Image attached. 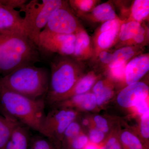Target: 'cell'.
Here are the masks:
<instances>
[{
    "label": "cell",
    "mask_w": 149,
    "mask_h": 149,
    "mask_svg": "<svg viewBox=\"0 0 149 149\" xmlns=\"http://www.w3.org/2000/svg\"><path fill=\"white\" fill-rule=\"evenodd\" d=\"M45 102L9 91L0 85V107L3 115L8 116L28 128L42 133Z\"/></svg>",
    "instance_id": "6da1fadb"
},
{
    "label": "cell",
    "mask_w": 149,
    "mask_h": 149,
    "mask_svg": "<svg viewBox=\"0 0 149 149\" xmlns=\"http://www.w3.org/2000/svg\"><path fill=\"white\" fill-rule=\"evenodd\" d=\"M40 61L39 49L27 35L0 34V73L3 76Z\"/></svg>",
    "instance_id": "7a4b0ae2"
},
{
    "label": "cell",
    "mask_w": 149,
    "mask_h": 149,
    "mask_svg": "<svg viewBox=\"0 0 149 149\" xmlns=\"http://www.w3.org/2000/svg\"><path fill=\"white\" fill-rule=\"evenodd\" d=\"M50 72L35 65L22 67L0 78V85L9 91L34 99L46 95Z\"/></svg>",
    "instance_id": "3957f363"
},
{
    "label": "cell",
    "mask_w": 149,
    "mask_h": 149,
    "mask_svg": "<svg viewBox=\"0 0 149 149\" xmlns=\"http://www.w3.org/2000/svg\"><path fill=\"white\" fill-rule=\"evenodd\" d=\"M70 56H58L51 63L47 102L53 105L62 101L81 77L79 65Z\"/></svg>",
    "instance_id": "277c9868"
},
{
    "label": "cell",
    "mask_w": 149,
    "mask_h": 149,
    "mask_svg": "<svg viewBox=\"0 0 149 149\" xmlns=\"http://www.w3.org/2000/svg\"><path fill=\"white\" fill-rule=\"evenodd\" d=\"M67 4L61 0H32L21 8L24 12L25 34L37 47L41 32L46 27L52 13Z\"/></svg>",
    "instance_id": "5b68a950"
},
{
    "label": "cell",
    "mask_w": 149,
    "mask_h": 149,
    "mask_svg": "<svg viewBox=\"0 0 149 149\" xmlns=\"http://www.w3.org/2000/svg\"><path fill=\"white\" fill-rule=\"evenodd\" d=\"M46 115L43 121L42 135L53 143L58 149L65 131L70 123L78 118L79 111L65 107H54Z\"/></svg>",
    "instance_id": "8992f818"
},
{
    "label": "cell",
    "mask_w": 149,
    "mask_h": 149,
    "mask_svg": "<svg viewBox=\"0 0 149 149\" xmlns=\"http://www.w3.org/2000/svg\"><path fill=\"white\" fill-rule=\"evenodd\" d=\"M75 34H59L43 29L39 38V51L56 53L60 55L71 56L74 53Z\"/></svg>",
    "instance_id": "52a82bcc"
},
{
    "label": "cell",
    "mask_w": 149,
    "mask_h": 149,
    "mask_svg": "<svg viewBox=\"0 0 149 149\" xmlns=\"http://www.w3.org/2000/svg\"><path fill=\"white\" fill-rule=\"evenodd\" d=\"M45 30L59 34H75L79 30V24L67 4L56 10L51 15Z\"/></svg>",
    "instance_id": "ba28073f"
},
{
    "label": "cell",
    "mask_w": 149,
    "mask_h": 149,
    "mask_svg": "<svg viewBox=\"0 0 149 149\" xmlns=\"http://www.w3.org/2000/svg\"><path fill=\"white\" fill-rule=\"evenodd\" d=\"M25 34L20 11L0 4V34Z\"/></svg>",
    "instance_id": "9c48e42d"
},
{
    "label": "cell",
    "mask_w": 149,
    "mask_h": 149,
    "mask_svg": "<svg viewBox=\"0 0 149 149\" xmlns=\"http://www.w3.org/2000/svg\"><path fill=\"white\" fill-rule=\"evenodd\" d=\"M148 86L144 82H139L128 85L118 93L116 102L125 109L132 108L139 99L149 96Z\"/></svg>",
    "instance_id": "30bf717a"
},
{
    "label": "cell",
    "mask_w": 149,
    "mask_h": 149,
    "mask_svg": "<svg viewBox=\"0 0 149 149\" xmlns=\"http://www.w3.org/2000/svg\"><path fill=\"white\" fill-rule=\"evenodd\" d=\"M54 107H65L77 111H93L97 108L96 97L93 93L75 95L53 105Z\"/></svg>",
    "instance_id": "8fae6325"
},
{
    "label": "cell",
    "mask_w": 149,
    "mask_h": 149,
    "mask_svg": "<svg viewBox=\"0 0 149 149\" xmlns=\"http://www.w3.org/2000/svg\"><path fill=\"white\" fill-rule=\"evenodd\" d=\"M149 70L148 56H139L126 65L125 70V80L127 85L139 82Z\"/></svg>",
    "instance_id": "7c38bea8"
},
{
    "label": "cell",
    "mask_w": 149,
    "mask_h": 149,
    "mask_svg": "<svg viewBox=\"0 0 149 149\" xmlns=\"http://www.w3.org/2000/svg\"><path fill=\"white\" fill-rule=\"evenodd\" d=\"M28 127L18 122L14 127L10 140L5 149H28L29 135Z\"/></svg>",
    "instance_id": "4fadbf2b"
},
{
    "label": "cell",
    "mask_w": 149,
    "mask_h": 149,
    "mask_svg": "<svg viewBox=\"0 0 149 149\" xmlns=\"http://www.w3.org/2000/svg\"><path fill=\"white\" fill-rule=\"evenodd\" d=\"M145 29L139 22L131 21L120 25L119 30V39L122 41L133 40L137 43L145 37Z\"/></svg>",
    "instance_id": "5bb4252c"
},
{
    "label": "cell",
    "mask_w": 149,
    "mask_h": 149,
    "mask_svg": "<svg viewBox=\"0 0 149 149\" xmlns=\"http://www.w3.org/2000/svg\"><path fill=\"white\" fill-rule=\"evenodd\" d=\"M18 122L14 118L0 114V149L5 148L14 127Z\"/></svg>",
    "instance_id": "9a60e30c"
},
{
    "label": "cell",
    "mask_w": 149,
    "mask_h": 149,
    "mask_svg": "<svg viewBox=\"0 0 149 149\" xmlns=\"http://www.w3.org/2000/svg\"><path fill=\"white\" fill-rule=\"evenodd\" d=\"M97 79L95 74L92 72L80 77L72 91L67 95L62 101L75 95L88 93L95 85Z\"/></svg>",
    "instance_id": "2e32d148"
},
{
    "label": "cell",
    "mask_w": 149,
    "mask_h": 149,
    "mask_svg": "<svg viewBox=\"0 0 149 149\" xmlns=\"http://www.w3.org/2000/svg\"><path fill=\"white\" fill-rule=\"evenodd\" d=\"M122 149H148L142 143L138 135L128 129L119 132Z\"/></svg>",
    "instance_id": "e0dca14e"
},
{
    "label": "cell",
    "mask_w": 149,
    "mask_h": 149,
    "mask_svg": "<svg viewBox=\"0 0 149 149\" xmlns=\"http://www.w3.org/2000/svg\"><path fill=\"white\" fill-rule=\"evenodd\" d=\"M75 35L76 39L74 52L72 56L78 58L83 56L84 54L88 50L90 46V38L85 31L80 29Z\"/></svg>",
    "instance_id": "ac0fdd59"
},
{
    "label": "cell",
    "mask_w": 149,
    "mask_h": 149,
    "mask_svg": "<svg viewBox=\"0 0 149 149\" xmlns=\"http://www.w3.org/2000/svg\"><path fill=\"white\" fill-rule=\"evenodd\" d=\"M93 16L98 21L106 22L116 18V14L112 7L108 3H103L93 9Z\"/></svg>",
    "instance_id": "d6986e66"
},
{
    "label": "cell",
    "mask_w": 149,
    "mask_h": 149,
    "mask_svg": "<svg viewBox=\"0 0 149 149\" xmlns=\"http://www.w3.org/2000/svg\"><path fill=\"white\" fill-rule=\"evenodd\" d=\"M135 52L131 47H125L117 50L112 54L113 59L109 65V68L117 67L126 63L128 60L133 56Z\"/></svg>",
    "instance_id": "ffe728a7"
},
{
    "label": "cell",
    "mask_w": 149,
    "mask_h": 149,
    "mask_svg": "<svg viewBox=\"0 0 149 149\" xmlns=\"http://www.w3.org/2000/svg\"><path fill=\"white\" fill-rule=\"evenodd\" d=\"M149 13L148 0H136L134 1L131 10V15L134 21H142L148 16Z\"/></svg>",
    "instance_id": "44dd1931"
},
{
    "label": "cell",
    "mask_w": 149,
    "mask_h": 149,
    "mask_svg": "<svg viewBox=\"0 0 149 149\" xmlns=\"http://www.w3.org/2000/svg\"><path fill=\"white\" fill-rule=\"evenodd\" d=\"M120 27H115L105 32H101L97 39L99 47L102 49H108L111 47L119 33Z\"/></svg>",
    "instance_id": "7402d4cb"
},
{
    "label": "cell",
    "mask_w": 149,
    "mask_h": 149,
    "mask_svg": "<svg viewBox=\"0 0 149 149\" xmlns=\"http://www.w3.org/2000/svg\"><path fill=\"white\" fill-rule=\"evenodd\" d=\"M83 129L77 119L72 121L65 131L61 144V149L71 140L83 133Z\"/></svg>",
    "instance_id": "603a6c76"
},
{
    "label": "cell",
    "mask_w": 149,
    "mask_h": 149,
    "mask_svg": "<svg viewBox=\"0 0 149 149\" xmlns=\"http://www.w3.org/2000/svg\"><path fill=\"white\" fill-rule=\"evenodd\" d=\"M139 136L145 147L149 149V113L140 116Z\"/></svg>",
    "instance_id": "cb8c5ba5"
},
{
    "label": "cell",
    "mask_w": 149,
    "mask_h": 149,
    "mask_svg": "<svg viewBox=\"0 0 149 149\" xmlns=\"http://www.w3.org/2000/svg\"><path fill=\"white\" fill-rule=\"evenodd\" d=\"M114 91L111 87L106 85L104 83L100 91L94 94L96 97L98 107L103 106L107 103L112 97Z\"/></svg>",
    "instance_id": "d4e9b609"
},
{
    "label": "cell",
    "mask_w": 149,
    "mask_h": 149,
    "mask_svg": "<svg viewBox=\"0 0 149 149\" xmlns=\"http://www.w3.org/2000/svg\"><path fill=\"white\" fill-rule=\"evenodd\" d=\"M90 143L88 135L83 133L71 140L62 149H84Z\"/></svg>",
    "instance_id": "484cf974"
},
{
    "label": "cell",
    "mask_w": 149,
    "mask_h": 149,
    "mask_svg": "<svg viewBox=\"0 0 149 149\" xmlns=\"http://www.w3.org/2000/svg\"><path fill=\"white\" fill-rule=\"evenodd\" d=\"M88 136L90 143L98 146L102 144L107 138L105 133L94 126L89 129Z\"/></svg>",
    "instance_id": "4316f807"
},
{
    "label": "cell",
    "mask_w": 149,
    "mask_h": 149,
    "mask_svg": "<svg viewBox=\"0 0 149 149\" xmlns=\"http://www.w3.org/2000/svg\"><path fill=\"white\" fill-rule=\"evenodd\" d=\"M119 132H113L108 136L100 149H122L119 140Z\"/></svg>",
    "instance_id": "83f0119b"
},
{
    "label": "cell",
    "mask_w": 149,
    "mask_h": 149,
    "mask_svg": "<svg viewBox=\"0 0 149 149\" xmlns=\"http://www.w3.org/2000/svg\"><path fill=\"white\" fill-rule=\"evenodd\" d=\"M94 127L101 130L106 135L110 131V127L108 120L104 116L100 115H94L92 118Z\"/></svg>",
    "instance_id": "f1b7e54d"
},
{
    "label": "cell",
    "mask_w": 149,
    "mask_h": 149,
    "mask_svg": "<svg viewBox=\"0 0 149 149\" xmlns=\"http://www.w3.org/2000/svg\"><path fill=\"white\" fill-rule=\"evenodd\" d=\"M139 116L149 113V96L139 99L132 107Z\"/></svg>",
    "instance_id": "f546056e"
},
{
    "label": "cell",
    "mask_w": 149,
    "mask_h": 149,
    "mask_svg": "<svg viewBox=\"0 0 149 149\" xmlns=\"http://www.w3.org/2000/svg\"><path fill=\"white\" fill-rule=\"evenodd\" d=\"M29 149H58L52 142L47 139L36 138L32 141Z\"/></svg>",
    "instance_id": "4dcf8cb0"
},
{
    "label": "cell",
    "mask_w": 149,
    "mask_h": 149,
    "mask_svg": "<svg viewBox=\"0 0 149 149\" xmlns=\"http://www.w3.org/2000/svg\"><path fill=\"white\" fill-rule=\"evenodd\" d=\"M70 5L76 10L81 12H88L91 9L95 4V1L92 0L71 1Z\"/></svg>",
    "instance_id": "1f68e13d"
},
{
    "label": "cell",
    "mask_w": 149,
    "mask_h": 149,
    "mask_svg": "<svg viewBox=\"0 0 149 149\" xmlns=\"http://www.w3.org/2000/svg\"><path fill=\"white\" fill-rule=\"evenodd\" d=\"M126 63L113 68H110V73L112 77L116 80H121L125 78Z\"/></svg>",
    "instance_id": "d6a6232c"
},
{
    "label": "cell",
    "mask_w": 149,
    "mask_h": 149,
    "mask_svg": "<svg viewBox=\"0 0 149 149\" xmlns=\"http://www.w3.org/2000/svg\"><path fill=\"white\" fill-rule=\"evenodd\" d=\"M120 21L118 19L116 18L105 22L102 25L100 31L101 32H105L115 27L120 26Z\"/></svg>",
    "instance_id": "836d02e7"
},
{
    "label": "cell",
    "mask_w": 149,
    "mask_h": 149,
    "mask_svg": "<svg viewBox=\"0 0 149 149\" xmlns=\"http://www.w3.org/2000/svg\"><path fill=\"white\" fill-rule=\"evenodd\" d=\"M3 5L15 9L16 8H21L26 4L27 1L25 0H8V1H0Z\"/></svg>",
    "instance_id": "e575fe53"
},
{
    "label": "cell",
    "mask_w": 149,
    "mask_h": 149,
    "mask_svg": "<svg viewBox=\"0 0 149 149\" xmlns=\"http://www.w3.org/2000/svg\"><path fill=\"white\" fill-rule=\"evenodd\" d=\"M100 58L101 61L105 64H109L113 59L112 54L107 52H102L100 54Z\"/></svg>",
    "instance_id": "d590c367"
},
{
    "label": "cell",
    "mask_w": 149,
    "mask_h": 149,
    "mask_svg": "<svg viewBox=\"0 0 149 149\" xmlns=\"http://www.w3.org/2000/svg\"><path fill=\"white\" fill-rule=\"evenodd\" d=\"M92 122V120H91V118L88 117L83 118L80 122L83 129L84 128H91L92 127H91Z\"/></svg>",
    "instance_id": "8d00e7d4"
},
{
    "label": "cell",
    "mask_w": 149,
    "mask_h": 149,
    "mask_svg": "<svg viewBox=\"0 0 149 149\" xmlns=\"http://www.w3.org/2000/svg\"><path fill=\"white\" fill-rule=\"evenodd\" d=\"M100 146L89 143L84 149H100Z\"/></svg>",
    "instance_id": "74e56055"
},
{
    "label": "cell",
    "mask_w": 149,
    "mask_h": 149,
    "mask_svg": "<svg viewBox=\"0 0 149 149\" xmlns=\"http://www.w3.org/2000/svg\"><path fill=\"white\" fill-rule=\"evenodd\" d=\"M0 4H1V1H0Z\"/></svg>",
    "instance_id": "f35d334b"
}]
</instances>
